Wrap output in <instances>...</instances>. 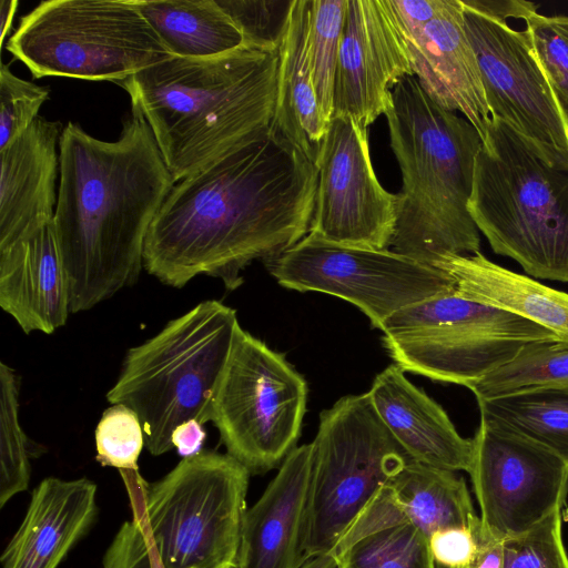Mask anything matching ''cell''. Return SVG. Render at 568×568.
<instances>
[{"instance_id":"1","label":"cell","mask_w":568,"mask_h":568,"mask_svg":"<svg viewBox=\"0 0 568 568\" xmlns=\"http://www.w3.org/2000/svg\"><path fill=\"white\" fill-rule=\"evenodd\" d=\"M316 185L314 163L271 125L174 184L150 227L144 268L175 288L207 275L235 290L251 262L308 233Z\"/></svg>"},{"instance_id":"2","label":"cell","mask_w":568,"mask_h":568,"mask_svg":"<svg viewBox=\"0 0 568 568\" xmlns=\"http://www.w3.org/2000/svg\"><path fill=\"white\" fill-rule=\"evenodd\" d=\"M59 156L53 226L75 314L138 282L150 227L175 181L135 110L111 142L69 122Z\"/></svg>"},{"instance_id":"3","label":"cell","mask_w":568,"mask_h":568,"mask_svg":"<svg viewBox=\"0 0 568 568\" xmlns=\"http://www.w3.org/2000/svg\"><path fill=\"white\" fill-rule=\"evenodd\" d=\"M277 61V52L247 47L206 59L170 55L119 84L179 182L272 125Z\"/></svg>"},{"instance_id":"4","label":"cell","mask_w":568,"mask_h":568,"mask_svg":"<svg viewBox=\"0 0 568 568\" xmlns=\"http://www.w3.org/2000/svg\"><path fill=\"white\" fill-rule=\"evenodd\" d=\"M385 115L402 173L388 250L433 267L446 255L478 253L479 231L468 211L483 144L477 130L435 103L415 75L393 88Z\"/></svg>"},{"instance_id":"5","label":"cell","mask_w":568,"mask_h":568,"mask_svg":"<svg viewBox=\"0 0 568 568\" xmlns=\"http://www.w3.org/2000/svg\"><path fill=\"white\" fill-rule=\"evenodd\" d=\"M250 475L211 450L184 457L152 484L135 471L141 506L112 541L136 568H236Z\"/></svg>"},{"instance_id":"6","label":"cell","mask_w":568,"mask_h":568,"mask_svg":"<svg viewBox=\"0 0 568 568\" xmlns=\"http://www.w3.org/2000/svg\"><path fill=\"white\" fill-rule=\"evenodd\" d=\"M239 326L235 310L207 300L126 352L106 399L138 415L152 455L174 447L172 434L180 424L212 422Z\"/></svg>"},{"instance_id":"7","label":"cell","mask_w":568,"mask_h":568,"mask_svg":"<svg viewBox=\"0 0 568 568\" xmlns=\"http://www.w3.org/2000/svg\"><path fill=\"white\" fill-rule=\"evenodd\" d=\"M468 211L491 250L536 278L568 282V171L491 115Z\"/></svg>"},{"instance_id":"8","label":"cell","mask_w":568,"mask_h":568,"mask_svg":"<svg viewBox=\"0 0 568 568\" xmlns=\"http://www.w3.org/2000/svg\"><path fill=\"white\" fill-rule=\"evenodd\" d=\"M301 544V568H325L378 491L413 460L379 418L368 393L321 413Z\"/></svg>"},{"instance_id":"9","label":"cell","mask_w":568,"mask_h":568,"mask_svg":"<svg viewBox=\"0 0 568 568\" xmlns=\"http://www.w3.org/2000/svg\"><path fill=\"white\" fill-rule=\"evenodd\" d=\"M34 78L121 82L171 54L133 0H49L6 45Z\"/></svg>"},{"instance_id":"10","label":"cell","mask_w":568,"mask_h":568,"mask_svg":"<svg viewBox=\"0 0 568 568\" xmlns=\"http://www.w3.org/2000/svg\"><path fill=\"white\" fill-rule=\"evenodd\" d=\"M381 331L404 372L466 387L511 361L524 344L558 339L544 326L455 291L396 312Z\"/></svg>"},{"instance_id":"11","label":"cell","mask_w":568,"mask_h":568,"mask_svg":"<svg viewBox=\"0 0 568 568\" xmlns=\"http://www.w3.org/2000/svg\"><path fill=\"white\" fill-rule=\"evenodd\" d=\"M307 385L285 354L239 326L213 407L226 454L252 475L284 462L296 447Z\"/></svg>"},{"instance_id":"12","label":"cell","mask_w":568,"mask_h":568,"mask_svg":"<svg viewBox=\"0 0 568 568\" xmlns=\"http://www.w3.org/2000/svg\"><path fill=\"white\" fill-rule=\"evenodd\" d=\"M265 262L282 286L345 300L379 329L396 312L455 291V282L439 268L390 250L336 244L311 233Z\"/></svg>"},{"instance_id":"13","label":"cell","mask_w":568,"mask_h":568,"mask_svg":"<svg viewBox=\"0 0 568 568\" xmlns=\"http://www.w3.org/2000/svg\"><path fill=\"white\" fill-rule=\"evenodd\" d=\"M481 524L496 537L521 535L561 509L568 463L542 445L480 417L468 470Z\"/></svg>"},{"instance_id":"14","label":"cell","mask_w":568,"mask_h":568,"mask_svg":"<svg viewBox=\"0 0 568 568\" xmlns=\"http://www.w3.org/2000/svg\"><path fill=\"white\" fill-rule=\"evenodd\" d=\"M491 115L505 121L550 165L568 171V125L535 58L518 31L463 6Z\"/></svg>"},{"instance_id":"15","label":"cell","mask_w":568,"mask_h":568,"mask_svg":"<svg viewBox=\"0 0 568 568\" xmlns=\"http://www.w3.org/2000/svg\"><path fill=\"white\" fill-rule=\"evenodd\" d=\"M314 165L317 185L308 233L336 244L388 250L399 197L375 174L367 128L333 116Z\"/></svg>"},{"instance_id":"16","label":"cell","mask_w":568,"mask_h":568,"mask_svg":"<svg viewBox=\"0 0 568 568\" xmlns=\"http://www.w3.org/2000/svg\"><path fill=\"white\" fill-rule=\"evenodd\" d=\"M406 75H414L409 50L385 0H348L332 118L368 128L386 113L393 88Z\"/></svg>"},{"instance_id":"17","label":"cell","mask_w":568,"mask_h":568,"mask_svg":"<svg viewBox=\"0 0 568 568\" xmlns=\"http://www.w3.org/2000/svg\"><path fill=\"white\" fill-rule=\"evenodd\" d=\"M475 514L466 483L456 471L409 460L378 491L329 555L382 529L409 524L427 539L437 530L469 528Z\"/></svg>"},{"instance_id":"18","label":"cell","mask_w":568,"mask_h":568,"mask_svg":"<svg viewBox=\"0 0 568 568\" xmlns=\"http://www.w3.org/2000/svg\"><path fill=\"white\" fill-rule=\"evenodd\" d=\"M460 0H446L440 12L406 41L413 73L439 106L460 112L485 140L491 118L475 52L464 29Z\"/></svg>"},{"instance_id":"19","label":"cell","mask_w":568,"mask_h":568,"mask_svg":"<svg viewBox=\"0 0 568 568\" xmlns=\"http://www.w3.org/2000/svg\"><path fill=\"white\" fill-rule=\"evenodd\" d=\"M0 306L26 334L67 323L69 283L53 222L0 245Z\"/></svg>"},{"instance_id":"20","label":"cell","mask_w":568,"mask_h":568,"mask_svg":"<svg viewBox=\"0 0 568 568\" xmlns=\"http://www.w3.org/2000/svg\"><path fill=\"white\" fill-rule=\"evenodd\" d=\"M62 130L59 122L38 118L0 150V245L53 222Z\"/></svg>"},{"instance_id":"21","label":"cell","mask_w":568,"mask_h":568,"mask_svg":"<svg viewBox=\"0 0 568 568\" xmlns=\"http://www.w3.org/2000/svg\"><path fill=\"white\" fill-rule=\"evenodd\" d=\"M312 445L295 447L246 509L236 568H301Z\"/></svg>"},{"instance_id":"22","label":"cell","mask_w":568,"mask_h":568,"mask_svg":"<svg viewBox=\"0 0 568 568\" xmlns=\"http://www.w3.org/2000/svg\"><path fill=\"white\" fill-rule=\"evenodd\" d=\"M97 515V485L90 479L41 480L0 557L2 568H58L88 534Z\"/></svg>"},{"instance_id":"23","label":"cell","mask_w":568,"mask_h":568,"mask_svg":"<svg viewBox=\"0 0 568 568\" xmlns=\"http://www.w3.org/2000/svg\"><path fill=\"white\" fill-rule=\"evenodd\" d=\"M385 426L408 456L418 463L468 473L473 439L462 437L446 412L410 383L404 371L389 365L368 392Z\"/></svg>"},{"instance_id":"24","label":"cell","mask_w":568,"mask_h":568,"mask_svg":"<svg viewBox=\"0 0 568 568\" xmlns=\"http://www.w3.org/2000/svg\"><path fill=\"white\" fill-rule=\"evenodd\" d=\"M455 282V292L529 320L568 343V294L515 273L480 252L446 255L435 266Z\"/></svg>"},{"instance_id":"25","label":"cell","mask_w":568,"mask_h":568,"mask_svg":"<svg viewBox=\"0 0 568 568\" xmlns=\"http://www.w3.org/2000/svg\"><path fill=\"white\" fill-rule=\"evenodd\" d=\"M310 0H295L278 48L276 101L272 125L313 163L328 122L323 116L310 58Z\"/></svg>"},{"instance_id":"26","label":"cell","mask_w":568,"mask_h":568,"mask_svg":"<svg viewBox=\"0 0 568 568\" xmlns=\"http://www.w3.org/2000/svg\"><path fill=\"white\" fill-rule=\"evenodd\" d=\"M171 55L206 59L244 48L216 0H133Z\"/></svg>"},{"instance_id":"27","label":"cell","mask_w":568,"mask_h":568,"mask_svg":"<svg viewBox=\"0 0 568 568\" xmlns=\"http://www.w3.org/2000/svg\"><path fill=\"white\" fill-rule=\"evenodd\" d=\"M480 417L542 445L568 463V387H540L477 399Z\"/></svg>"},{"instance_id":"28","label":"cell","mask_w":568,"mask_h":568,"mask_svg":"<svg viewBox=\"0 0 568 568\" xmlns=\"http://www.w3.org/2000/svg\"><path fill=\"white\" fill-rule=\"evenodd\" d=\"M540 387H568V343L558 339L526 343L511 361L467 388L479 399Z\"/></svg>"},{"instance_id":"29","label":"cell","mask_w":568,"mask_h":568,"mask_svg":"<svg viewBox=\"0 0 568 568\" xmlns=\"http://www.w3.org/2000/svg\"><path fill=\"white\" fill-rule=\"evenodd\" d=\"M20 377L0 363V508L29 487L31 463L44 447L31 440L19 419Z\"/></svg>"},{"instance_id":"30","label":"cell","mask_w":568,"mask_h":568,"mask_svg":"<svg viewBox=\"0 0 568 568\" xmlns=\"http://www.w3.org/2000/svg\"><path fill=\"white\" fill-rule=\"evenodd\" d=\"M334 568H437L427 537L404 524L369 534L341 551Z\"/></svg>"},{"instance_id":"31","label":"cell","mask_w":568,"mask_h":568,"mask_svg":"<svg viewBox=\"0 0 568 568\" xmlns=\"http://www.w3.org/2000/svg\"><path fill=\"white\" fill-rule=\"evenodd\" d=\"M348 0H310V58L323 116L333 114V94Z\"/></svg>"},{"instance_id":"32","label":"cell","mask_w":568,"mask_h":568,"mask_svg":"<svg viewBox=\"0 0 568 568\" xmlns=\"http://www.w3.org/2000/svg\"><path fill=\"white\" fill-rule=\"evenodd\" d=\"M525 22L535 58L568 125V16L536 12Z\"/></svg>"},{"instance_id":"33","label":"cell","mask_w":568,"mask_h":568,"mask_svg":"<svg viewBox=\"0 0 568 568\" xmlns=\"http://www.w3.org/2000/svg\"><path fill=\"white\" fill-rule=\"evenodd\" d=\"M240 29L244 45L277 52L295 0H216Z\"/></svg>"},{"instance_id":"34","label":"cell","mask_w":568,"mask_h":568,"mask_svg":"<svg viewBox=\"0 0 568 568\" xmlns=\"http://www.w3.org/2000/svg\"><path fill=\"white\" fill-rule=\"evenodd\" d=\"M95 459L102 466L119 471L138 470V459L145 445L142 424L128 406L108 407L99 420L95 434Z\"/></svg>"},{"instance_id":"35","label":"cell","mask_w":568,"mask_h":568,"mask_svg":"<svg viewBox=\"0 0 568 568\" xmlns=\"http://www.w3.org/2000/svg\"><path fill=\"white\" fill-rule=\"evenodd\" d=\"M504 568H568L561 534V509L532 529L505 539Z\"/></svg>"},{"instance_id":"36","label":"cell","mask_w":568,"mask_h":568,"mask_svg":"<svg viewBox=\"0 0 568 568\" xmlns=\"http://www.w3.org/2000/svg\"><path fill=\"white\" fill-rule=\"evenodd\" d=\"M50 90L14 75L9 65L0 68V150L19 138L38 119Z\"/></svg>"},{"instance_id":"37","label":"cell","mask_w":568,"mask_h":568,"mask_svg":"<svg viewBox=\"0 0 568 568\" xmlns=\"http://www.w3.org/2000/svg\"><path fill=\"white\" fill-rule=\"evenodd\" d=\"M428 545L437 568H467L475 551L470 527L437 530L429 537Z\"/></svg>"},{"instance_id":"38","label":"cell","mask_w":568,"mask_h":568,"mask_svg":"<svg viewBox=\"0 0 568 568\" xmlns=\"http://www.w3.org/2000/svg\"><path fill=\"white\" fill-rule=\"evenodd\" d=\"M406 41L416 37L444 8L446 0H385Z\"/></svg>"},{"instance_id":"39","label":"cell","mask_w":568,"mask_h":568,"mask_svg":"<svg viewBox=\"0 0 568 568\" xmlns=\"http://www.w3.org/2000/svg\"><path fill=\"white\" fill-rule=\"evenodd\" d=\"M475 551L467 568H504V539L491 534L477 517L470 526Z\"/></svg>"},{"instance_id":"40","label":"cell","mask_w":568,"mask_h":568,"mask_svg":"<svg viewBox=\"0 0 568 568\" xmlns=\"http://www.w3.org/2000/svg\"><path fill=\"white\" fill-rule=\"evenodd\" d=\"M465 8L499 22L508 18L526 20L537 12L538 6L525 0H460Z\"/></svg>"},{"instance_id":"41","label":"cell","mask_w":568,"mask_h":568,"mask_svg":"<svg viewBox=\"0 0 568 568\" xmlns=\"http://www.w3.org/2000/svg\"><path fill=\"white\" fill-rule=\"evenodd\" d=\"M197 420H189L180 424L172 434L173 446L184 457L196 455L201 452L206 434Z\"/></svg>"},{"instance_id":"42","label":"cell","mask_w":568,"mask_h":568,"mask_svg":"<svg viewBox=\"0 0 568 568\" xmlns=\"http://www.w3.org/2000/svg\"><path fill=\"white\" fill-rule=\"evenodd\" d=\"M18 6H19V1H17V0H1L0 1L1 45L4 43V39L9 33V30L11 28Z\"/></svg>"}]
</instances>
